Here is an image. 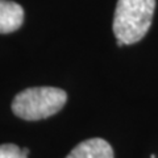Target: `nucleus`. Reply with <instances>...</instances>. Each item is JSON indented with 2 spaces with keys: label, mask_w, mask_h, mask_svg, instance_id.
I'll return each instance as SVG.
<instances>
[{
  "label": "nucleus",
  "mask_w": 158,
  "mask_h": 158,
  "mask_svg": "<svg viewBox=\"0 0 158 158\" xmlns=\"http://www.w3.org/2000/svg\"><path fill=\"white\" fill-rule=\"evenodd\" d=\"M29 150L13 144L0 145V158H28Z\"/></svg>",
  "instance_id": "39448f33"
},
{
  "label": "nucleus",
  "mask_w": 158,
  "mask_h": 158,
  "mask_svg": "<svg viewBox=\"0 0 158 158\" xmlns=\"http://www.w3.org/2000/svg\"><path fill=\"white\" fill-rule=\"evenodd\" d=\"M24 9L20 4L0 0V33H12L23 25Z\"/></svg>",
  "instance_id": "20e7f679"
},
{
  "label": "nucleus",
  "mask_w": 158,
  "mask_h": 158,
  "mask_svg": "<svg viewBox=\"0 0 158 158\" xmlns=\"http://www.w3.org/2000/svg\"><path fill=\"white\" fill-rule=\"evenodd\" d=\"M156 0H118L113 16V34L124 45L145 37L152 25Z\"/></svg>",
  "instance_id": "f257e3e1"
},
{
  "label": "nucleus",
  "mask_w": 158,
  "mask_h": 158,
  "mask_svg": "<svg viewBox=\"0 0 158 158\" xmlns=\"http://www.w3.org/2000/svg\"><path fill=\"white\" fill-rule=\"evenodd\" d=\"M67 100V94L57 87H32L19 92L12 102V111L20 118L36 121L59 112Z\"/></svg>",
  "instance_id": "f03ea898"
},
{
  "label": "nucleus",
  "mask_w": 158,
  "mask_h": 158,
  "mask_svg": "<svg viewBox=\"0 0 158 158\" xmlns=\"http://www.w3.org/2000/svg\"><path fill=\"white\" fill-rule=\"evenodd\" d=\"M66 158H113V150L106 140L95 137L77 145Z\"/></svg>",
  "instance_id": "7ed1b4c3"
}]
</instances>
